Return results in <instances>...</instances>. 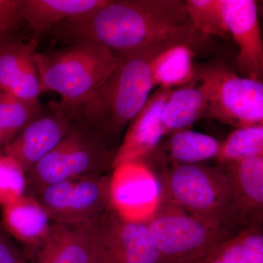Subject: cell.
I'll use <instances>...</instances> for the list:
<instances>
[{"mask_svg": "<svg viewBox=\"0 0 263 263\" xmlns=\"http://www.w3.org/2000/svg\"><path fill=\"white\" fill-rule=\"evenodd\" d=\"M214 137L183 129L169 135L141 164L146 168L171 164L204 163L216 159L221 146Z\"/></svg>", "mask_w": 263, "mask_h": 263, "instance_id": "cell-14", "label": "cell"}, {"mask_svg": "<svg viewBox=\"0 0 263 263\" xmlns=\"http://www.w3.org/2000/svg\"><path fill=\"white\" fill-rule=\"evenodd\" d=\"M90 263H164L145 221L130 220L114 205L93 224Z\"/></svg>", "mask_w": 263, "mask_h": 263, "instance_id": "cell-9", "label": "cell"}, {"mask_svg": "<svg viewBox=\"0 0 263 263\" xmlns=\"http://www.w3.org/2000/svg\"><path fill=\"white\" fill-rule=\"evenodd\" d=\"M145 222L164 263H193L233 236L162 200Z\"/></svg>", "mask_w": 263, "mask_h": 263, "instance_id": "cell-7", "label": "cell"}, {"mask_svg": "<svg viewBox=\"0 0 263 263\" xmlns=\"http://www.w3.org/2000/svg\"><path fill=\"white\" fill-rule=\"evenodd\" d=\"M187 41V40H182ZM181 41L152 45L132 53L117 54L113 72L85 103L72 114V121L83 123L112 144L144 106L154 86L150 64L166 46Z\"/></svg>", "mask_w": 263, "mask_h": 263, "instance_id": "cell-2", "label": "cell"}, {"mask_svg": "<svg viewBox=\"0 0 263 263\" xmlns=\"http://www.w3.org/2000/svg\"><path fill=\"white\" fill-rule=\"evenodd\" d=\"M51 219L33 196L23 195L3 206V222L10 234L40 247L51 228Z\"/></svg>", "mask_w": 263, "mask_h": 263, "instance_id": "cell-19", "label": "cell"}, {"mask_svg": "<svg viewBox=\"0 0 263 263\" xmlns=\"http://www.w3.org/2000/svg\"><path fill=\"white\" fill-rule=\"evenodd\" d=\"M39 100L0 91V143L8 144L29 123L47 113Z\"/></svg>", "mask_w": 263, "mask_h": 263, "instance_id": "cell-22", "label": "cell"}, {"mask_svg": "<svg viewBox=\"0 0 263 263\" xmlns=\"http://www.w3.org/2000/svg\"><path fill=\"white\" fill-rule=\"evenodd\" d=\"M148 170L160 183L161 200L230 235L252 226L240 212L229 178L219 164H171Z\"/></svg>", "mask_w": 263, "mask_h": 263, "instance_id": "cell-3", "label": "cell"}, {"mask_svg": "<svg viewBox=\"0 0 263 263\" xmlns=\"http://www.w3.org/2000/svg\"><path fill=\"white\" fill-rule=\"evenodd\" d=\"M24 20L21 15L19 0H0V32L10 35Z\"/></svg>", "mask_w": 263, "mask_h": 263, "instance_id": "cell-26", "label": "cell"}, {"mask_svg": "<svg viewBox=\"0 0 263 263\" xmlns=\"http://www.w3.org/2000/svg\"><path fill=\"white\" fill-rule=\"evenodd\" d=\"M72 122L70 114L55 105L52 111L29 123L6 145V155L13 157L27 174L62 141Z\"/></svg>", "mask_w": 263, "mask_h": 263, "instance_id": "cell-11", "label": "cell"}, {"mask_svg": "<svg viewBox=\"0 0 263 263\" xmlns=\"http://www.w3.org/2000/svg\"><path fill=\"white\" fill-rule=\"evenodd\" d=\"M193 263H263V221L233 235Z\"/></svg>", "mask_w": 263, "mask_h": 263, "instance_id": "cell-21", "label": "cell"}, {"mask_svg": "<svg viewBox=\"0 0 263 263\" xmlns=\"http://www.w3.org/2000/svg\"><path fill=\"white\" fill-rule=\"evenodd\" d=\"M67 44L98 43L124 54L152 45L195 38L183 0H108L81 18L69 19L49 31Z\"/></svg>", "mask_w": 263, "mask_h": 263, "instance_id": "cell-1", "label": "cell"}, {"mask_svg": "<svg viewBox=\"0 0 263 263\" xmlns=\"http://www.w3.org/2000/svg\"><path fill=\"white\" fill-rule=\"evenodd\" d=\"M33 197L53 223L91 224L114 205L111 178L107 174L53 183Z\"/></svg>", "mask_w": 263, "mask_h": 263, "instance_id": "cell-8", "label": "cell"}, {"mask_svg": "<svg viewBox=\"0 0 263 263\" xmlns=\"http://www.w3.org/2000/svg\"><path fill=\"white\" fill-rule=\"evenodd\" d=\"M4 36H6V35H5V34H2V33L0 32V39H1L2 37H4Z\"/></svg>", "mask_w": 263, "mask_h": 263, "instance_id": "cell-28", "label": "cell"}, {"mask_svg": "<svg viewBox=\"0 0 263 263\" xmlns=\"http://www.w3.org/2000/svg\"><path fill=\"white\" fill-rule=\"evenodd\" d=\"M27 178L23 168L8 155L0 157V205L14 201L25 195Z\"/></svg>", "mask_w": 263, "mask_h": 263, "instance_id": "cell-25", "label": "cell"}, {"mask_svg": "<svg viewBox=\"0 0 263 263\" xmlns=\"http://www.w3.org/2000/svg\"><path fill=\"white\" fill-rule=\"evenodd\" d=\"M172 90L157 88L129 123L118 148L114 169L123 164L141 163L163 140L161 114Z\"/></svg>", "mask_w": 263, "mask_h": 263, "instance_id": "cell-12", "label": "cell"}, {"mask_svg": "<svg viewBox=\"0 0 263 263\" xmlns=\"http://www.w3.org/2000/svg\"><path fill=\"white\" fill-rule=\"evenodd\" d=\"M226 171L240 212L250 226L263 221V156L217 164Z\"/></svg>", "mask_w": 263, "mask_h": 263, "instance_id": "cell-16", "label": "cell"}, {"mask_svg": "<svg viewBox=\"0 0 263 263\" xmlns=\"http://www.w3.org/2000/svg\"><path fill=\"white\" fill-rule=\"evenodd\" d=\"M41 93L61 95L60 108L70 114L105 82L119 63V57L98 43H73L35 56Z\"/></svg>", "mask_w": 263, "mask_h": 263, "instance_id": "cell-4", "label": "cell"}, {"mask_svg": "<svg viewBox=\"0 0 263 263\" xmlns=\"http://www.w3.org/2000/svg\"><path fill=\"white\" fill-rule=\"evenodd\" d=\"M108 0H19L21 15L39 41L57 24L81 18L103 6Z\"/></svg>", "mask_w": 263, "mask_h": 263, "instance_id": "cell-17", "label": "cell"}, {"mask_svg": "<svg viewBox=\"0 0 263 263\" xmlns=\"http://www.w3.org/2000/svg\"><path fill=\"white\" fill-rule=\"evenodd\" d=\"M38 42L4 36L0 39V91L38 100L41 84L35 56Z\"/></svg>", "mask_w": 263, "mask_h": 263, "instance_id": "cell-13", "label": "cell"}, {"mask_svg": "<svg viewBox=\"0 0 263 263\" xmlns=\"http://www.w3.org/2000/svg\"><path fill=\"white\" fill-rule=\"evenodd\" d=\"M226 28L236 44V61L245 77L262 81L263 42L254 0H221Z\"/></svg>", "mask_w": 263, "mask_h": 263, "instance_id": "cell-10", "label": "cell"}, {"mask_svg": "<svg viewBox=\"0 0 263 263\" xmlns=\"http://www.w3.org/2000/svg\"><path fill=\"white\" fill-rule=\"evenodd\" d=\"M195 81L206 99L207 117L235 128L263 124L262 81L221 65L197 67Z\"/></svg>", "mask_w": 263, "mask_h": 263, "instance_id": "cell-6", "label": "cell"}, {"mask_svg": "<svg viewBox=\"0 0 263 263\" xmlns=\"http://www.w3.org/2000/svg\"><path fill=\"white\" fill-rule=\"evenodd\" d=\"M0 263H24L17 249L0 230Z\"/></svg>", "mask_w": 263, "mask_h": 263, "instance_id": "cell-27", "label": "cell"}, {"mask_svg": "<svg viewBox=\"0 0 263 263\" xmlns=\"http://www.w3.org/2000/svg\"><path fill=\"white\" fill-rule=\"evenodd\" d=\"M263 156V124L235 128L221 143L216 164Z\"/></svg>", "mask_w": 263, "mask_h": 263, "instance_id": "cell-23", "label": "cell"}, {"mask_svg": "<svg viewBox=\"0 0 263 263\" xmlns=\"http://www.w3.org/2000/svg\"><path fill=\"white\" fill-rule=\"evenodd\" d=\"M118 148L83 123L72 121L62 141L27 172V188L34 196L53 183L108 174L114 169Z\"/></svg>", "mask_w": 263, "mask_h": 263, "instance_id": "cell-5", "label": "cell"}, {"mask_svg": "<svg viewBox=\"0 0 263 263\" xmlns=\"http://www.w3.org/2000/svg\"><path fill=\"white\" fill-rule=\"evenodd\" d=\"M191 41L170 44L159 51L150 64L151 80L154 88L174 89L186 86L195 79V51Z\"/></svg>", "mask_w": 263, "mask_h": 263, "instance_id": "cell-18", "label": "cell"}, {"mask_svg": "<svg viewBox=\"0 0 263 263\" xmlns=\"http://www.w3.org/2000/svg\"><path fill=\"white\" fill-rule=\"evenodd\" d=\"M205 117L206 99L194 79L186 86L173 89L166 100L161 114L164 136L188 129L194 123Z\"/></svg>", "mask_w": 263, "mask_h": 263, "instance_id": "cell-20", "label": "cell"}, {"mask_svg": "<svg viewBox=\"0 0 263 263\" xmlns=\"http://www.w3.org/2000/svg\"><path fill=\"white\" fill-rule=\"evenodd\" d=\"M93 224H51L36 263H90Z\"/></svg>", "mask_w": 263, "mask_h": 263, "instance_id": "cell-15", "label": "cell"}, {"mask_svg": "<svg viewBox=\"0 0 263 263\" xmlns=\"http://www.w3.org/2000/svg\"><path fill=\"white\" fill-rule=\"evenodd\" d=\"M186 10L194 28L203 36L229 35L221 0H186Z\"/></svg>", "mask_w": 263, "mask_h": 263, "instance_id": "cell-24", "label": "cell"}]
</instances>
